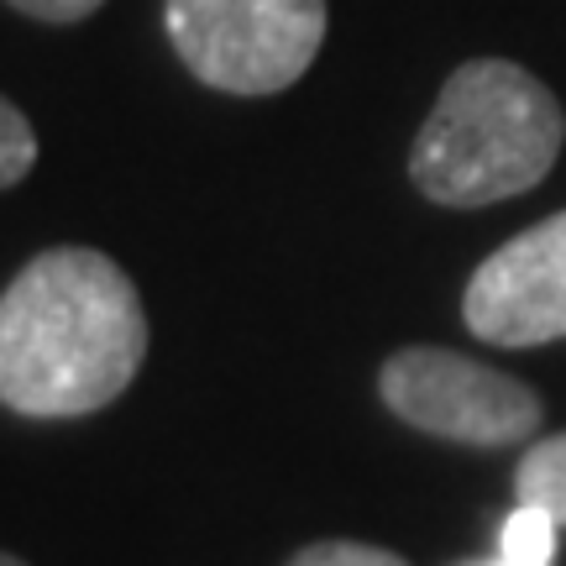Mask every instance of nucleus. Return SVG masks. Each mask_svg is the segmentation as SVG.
Returning <instances> with one entry per match:
<instances>
[{
    "label": "nucleus",
    "instance_id": "obj_3",
    "mask_svg": "<svg viewBox=\"0 0 566 566\" xmlns=\"http://www.w3.org/2000/svg\"><path fill=\"white\" fill-rule=\"evenodd\" d=\"M184 69L226 95H279L315 63L325 0H163Z\"/></svg>",
    "mask_w": 566,
    "mask_h": 566
},
{
    "label": "nucleus",
    "instance_id": "obj_8",
    "mask_svg": "<svg viewBox=\"0 0 566 566\" xmlns=\"http://www.w3.org/2000/svg\"><path fill=\"white\" fill-rule=\"evenodd\" d=\"M32 163H38V132H32V122L21 116L17 105L0 95V189L27 179Z\"/></svg>",
    "mask_w": 566,
    "mask_h": 566
},
{
    "label": "nucleus",
    "instance_id": "obj_11",
    "mask_svg": "<svg viewBox=\"0 0 566 566\" xmlns=\"http://www.w3.org/2000/svg\"><path fill=\"white\" fill-rule=\"evenodd\" d=\"M462 566H509L504 556H493V562H462Z\"/></svg>",
    "mask_w": 566,
    "mask_h": 566
},
{
    "label": "nucleus",
    "instance_id": "obj_7",
    "mask_svg": "<svg viewBox=\"0 0 566 566\" xmlns=\"http://www.w3.org/2000/svg\"><path fill=\"white\" fill-rule=\"evenodd\" d=\"M556 530L562 525L551 520L546 509L520 504L504 520V530H499V556H504L509 566H551V556H556Z\"/></svg>",
    "mask_w": 566,
    "mask_h": 566
},
{
    "label": "nucleus",
    "instance_id": "obj_12",
    "mask_svg": "<svg viewBox=\"0 0 566 566\" xmlns=\"http://www.w3.org/2000/svg\"><path fill=\"white\" fill-rule=\"evenodd\" d=\"M0 566H27V562H17V556H6V551H0Z\"/></svg>",
    "mask_w": 566,
    "mask_h": 566
},
{
    "label": "nucleus",
    "instance_id": "obj_9",
    "mask_svg": "<svg viewBox=\"0 0 566 566\" xmlns=\"http://www.w3.org/2000/svg\"><path fill=\"white\" fill-rule=\"evenodd\" d=\"M289 566H409V562L384 546H363V541H321V546H304L300 556H289Z\"/></svg>",
    "mask_w": 566,
    "mask_h": 566
},
{
    "label": "nucleus",
    "instance_id": "obj_1",
    "mask_svg": "<svg viewBox=\"0 0 566 566\" xmlns=\"http://www.w3.org/2000/svg\"><path fill=\"white\" fill-rule=\"evenodd\" d=\"M147 357L137 283L90 247H53L0 294V405L74 420L122 399Z\"/></svg>",
    "mask_w": 566,
    "mask_h": 566
},
{
    "label": "nucleus",
    "instance_id": "obj_2",
    "mask_svg": "<svg viewBox=\"0 0 566 566\" xmlns=\"http://www.w3.org/2000/svg\"><path fill=\"white\" fill-rule=\"evenodd\" d=\"M562 101L530 69L509 59H472L446 80L436 111L424 116L409 179L424 200L451 210L525 195L562 158Z\"/></svg>",
    "mask_w": 566,
    "mask_h": 566
},
{
    "label": "nucleus",
    "instance_id": "obj_5",
    "mask_svg": "<svg viewBox=\"0 0 566 566\" xmlns=\"http://www.w3.org/2000/svg\"><path fill=\"white\" fill-rule=\"evenodd\" d=\"M462 321L488 346H541L566 336V210L520 231L488 258L462 300Z\"/></svg>",
    "mask_w": 566,
    "mask_h": 566
},
{
    "label": "nucleus",
    "instance_id": "obj_4",
    "mask_svg": "<svg viewBox=\"0 0 566 566\" xmlns=\"http://www.w3.org/2000/svg\"><path fill=\"white\" fill-rule=\"evenodd\" d=\"M384 405L405 424L462 446L530 441L541 424V394L499 367L446 346H405L378 373Z\"/></svg>",
    "mask_w": 566,
    "mask_h": 566
},
{
    "label": "nucleus",
    "instance_id": "obj_10",
    "mask_svg": "<svg viewBox=\"0 0 566 566\" xmlns=\"http://www.w3.org/2000/svg\"><path fill=\"white\" fill-rule=\"evenodd\" d=\"M6 6H17L21 17H38V21H84L95 17L105 0H6Z\"/></svg>",
    "mask_w": 566,
    "mask_h": 566
},
{
    "label": "nucleus",
    "instance_id": "obj_6",
    "mask_svg": "<svg viewBox=\"0 0 566 566\" xmlns=\"http://www.w3.org/2000/svg\"><path fill=\"white\" fill-rule=\"evenodd\" d=\"M514 488H520V504L546 509L556 525H566V430L530 446L514 472Z\"/></svg>",
    "mask_w": 566,
    "mask_h": 566
}]
</instances>
